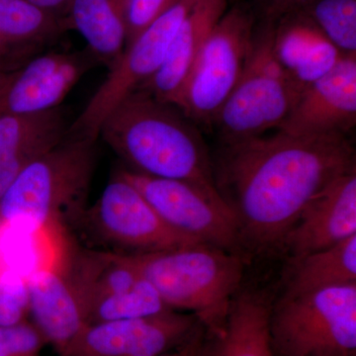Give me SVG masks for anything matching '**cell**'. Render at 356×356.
<instances>
[{
  "label": "cell",
  "mask_w": 356,
  "mask_h": 356,
  "mask_svg": "<svg viewBox=\"0 0 356 356\" xmlns=\"http://www.w3.org/2000/svg\"><path fill=\"white\" fill-rule=\"evenodd\" d=\"M298 10L341 55L356 56V0H312Z\"/></svg>",
  "instance_id": "cb8c5ba5"
},
{
  "label": "cell",
  "mask_w": 356,
  "mask_h": 356,
  "mask_svg": "<svg viewBox=\"0 0 356 356\" xmlns=\"http://www.w3.org/2000/svg\"><path fill=\"white\" fill-rule=\"evenodd\" d=\"M355 123L356 56H350L300 93L278 130L300 136L348 135Z\"/></svg>",
  "instance_id": "5bb4252c"
},
{
  "label": "cell",
  "mask_w": 356,
  "mask_h": 356,
  "mask_svg": "<svg viewBox=\"0 0 356 356\" xmlns=\"http://www.w3.org/2000/svg\"><path fill=\"white\" fill-rule=\"evenodd\" d=\"M213 168L218 191L238 220L243 247L280 250L307 204L356 170L355 152L348 135L276 130L222 143Z\"/></svg>",
  "instance_id": "6da1fadb"
},
{
  "label": "cell",
  "mask_w": 356,
  "mask_h": 356,
  "mask_svg": "<svg viewBox=\"0 0 356 356\" xmlns=\"http://www.w3.org/2000/svg\"><path fill=\"white\" fill-rule=\"evenodd\" d=\"M269 337L275 356H356V284L283 294Z\"/></svg>",
  "instance_id": "5b68a950"
},
{
  "label": "cell",
  "mask_w": 356,
  "mask_h": 356,
  "mask_svg": "<svg viewBox=\"0 0 356 356\" xmlns=\"http://www.w3.org/2000/svg\"><path fill=\"white\" fill-rule=\"evenodd\" d=\"M195 1L178 0L127 44L106 79L72 122L67 135L98 139V131L107 115L153 77L163 64L178 28Z\"/></svg>",
  "instance_id": "9c48e42d"
},
{
  "label": "cell",
  "mask_w": 356,
  "mask_h": 356,
  "mask_svg": "<svg viewBox=\"0 0 356 356\" xmlns=\"http://www.w3.org/2000/svg\"><path fill=\"white\" fill-rule=\"evenodd\" d=\"M62 267L40 269L26 280L28 315L46 343H51L60 356L88 325Z\"/></svg>",
  "instance_id": "e0dca14e"
},
{
  "label": "cell",
  "mask_w": 356,
  "mask_h": 356,
  "mask_svg": "<svg viewBox=\"0 0 356 356\" xmlns=\"http://www.w3.org/2000/svg\"><path fill=\"white\" fill-rule=\"evenodd\" d=\"M26 278L18 274H0V327H10L27 320Z\"/></svg>",
  "instance_id": "d4e9b609"
},
{
  "label": "cell",
  "mask_w": 356,
  "mask_h": 356,
  "mask_svg": "<svg viewBox=\"0 0 356 356\" xmlns=\"http://www.w3.org/2000/svg\"><path fill=\"white\" fill-rule=\"evenodd\" d=\"M88 325L170 310L127 254L86 250L65 273Z\"/></svg>",
  "instance_id": "ba28073f"
},
{
  "label": "cell",
  "mask_w": 356,
  "mask_h": 356,
  "mask_svg": "<svg viewBox=\"0 0 356 356\" xmlns=\"http://www.w3.org/2000/svg\"><path fill=\"white\" fill-rule=\"evenodd\" d=\"M0 356H11L1 343H0Z\"/></svg>",
  "instance_id": "1f68e13d"
},
{
  "label": "cell",
  "mask_w": 356,
  "mask_h": 356,
  "mask_svg": "<svg viewBox=\"0 0 356 356\" xmlns=\"http://www.w3.org/2000/svg\"><path fill=\"white\" fill-rule=\"evenodd\" d=\"M127 255L168 308L193 314L210 337L221 334L242 289L243 255L207 243Z\"/></svg>",
  "instance_id": "3957f363"
},
{
  "label": "cell",
  "mask_w": 356,
  "mask_h": 356,
  "mask_svg": "<svg viewBox=\"0 0 356 356\" xmlns=\"http://www.w3.org/2000/svg\"><path fill=\"white\" fill-rule=\"evenodd\" d=\"M11 72H6L0 67V90L3 88L4 84L8 81L9 76H10Z\"/></svg>",
  "instance_id": "4dcf8cb0"
},
{
  "label": "cell",
  "mask_w": 356,
  "mask_h": 356,
  "mask_svg": "<svg viewBox=\"0 0 356 356\" xmlns=\"http://www.w3.org/2000/svg\"><path fill=\"white\" fill-rule=\"evenodd\" d=\"M228 2L229 0H196L178 28L165 62L139 89L177 107L204 44L228 10Z\"/></svg>",
  "instance_id": "2e32d148"
},
{
  "label": "cell",
  "mask_w": 356,
  "mask_h": 356,
  "mask_svg": "<svg viewBox=\"0 0 356 356\" xmlns=\"http://www.w3.org/2000/svg\"><path fill=\"white\" fill-rule=\"evenodd\" d=\"M0 343L11 356H40L46 341L28 320L10 327H0Z\"/></svg>",
  "instance_id": "4316f807"
},
{
  "label": "cell",
  "mask_w": 356,
  "mask_h": 356,
  "mask_svg": "<svg viewBox=\"0 0 356 356\" xmlns=\"http://www.w3.org/2000/svg\"><path fill=\"white\" fill-rule=\"evenodd\" d=\"M274 356H275V355H274Z\"/></svg>",
  "instance_id": "d6a6232c"
},
{
  "label": "cell",
  "mask_w": 356,
  "mask_h": 356,
  "mask_svg": "<svg viewBox=\"0 0 356 356\" xmlns=\"http://www.w3.org/2000/svg\"><path fill=\"white\" fill-rule=\"evenodd\" d=\"M203 325L193 314L166 310L84 327L60 356H159L177 350Z\"/></svg>",
  "instance_id": "7c38bea8"
},
{
  "label": "cell",
  "mask_w": 356,
  "mask_h": 356,
  "mask_svg": "<svg viewBox=\"0 0 356 356\" xmlns=\"http://www.w3.org/2000/svg\"><path fill=\"white\" fill-rule=\"evenodd\" d=\"M255 16L232 7L215 26L185 84L177 108L192 122L212 125L242 76L254 46Z\"/></svg>",
  "instance_id": "52a82bcc"
},
{
  "label": "cell",
  "mask_w": 356,
  "mask_h": 356,
  "mask_svg": "<svg viewBox=\"0 0 356 356\" xmlns=\"http://www.w3.org/2000/svg\"><path fill=\"white\" fill-rule=\"evenodd\" d=\"M96 142L67 135L33 159L0 198V224L60 229L81 220L95 170Z\"/></svg>",
  "instance_id": "277c9868"
},
{
  "label": "cell",
  "mask_w": 356,
  "mask_h": 356,
  "mask_svg": "<svg viewBox=\"0 0 356 356\" xmlns=\"http://www.w3.org/2000/svg\"><path fill=\"white\" fill-rule=\"evenodd\" d=\"M273 32L274 23L257 28L242 76L213 121L222 143L278 130L302 92L274 55Z\"/></svg>",
  "instance_id": "8992f818"
},
{
  "label": "cell",
  "mask_w": 356,
  "mask_h": 356,
  "mask_svg": "<svg viewBox=\"0 0 356 356\" xmlns=\"http://www.w3.org/2000/svg\"><path fill=\"white\" fill-rule=\"evenodd\" d=\"M177 1L178 0H120L127 28V44Z\"/></svg>",
  "instance_id": "484cf974"
},
{
  "label": "cell",
  "mask_w": 356,
  "mask_h": 356,
  "mask_svg": "<svg viewBox=\"0 0 356 356\" xmlns=\"http://www.w3.org/2000/svg\"><path fill=\"white\" fill-rule=\"evenodd\" d=\"M34 6L40 7L47 13L60 16L64 13L72 0H27Z\"/></svg>",
  "instance_id": "f546056e"
},
{
  "label": "cell",
  "mask_w": 356,
  "mask_h": 356,
  "mask_svg": "<svg viewBox=\"0 0 356 356\" xmlns=\"http://www.w3.org/2000/svg\"><path fill=\"white\" fill-rule=\"evenodd\" d=\"M97 60L86 53H49L11 72L0 90V115H24L62 106L72 88Z\"/></svg>",
  "instance_id": "4fadbf2b"
},
{
  "label": "cell",
  "mask_w": 356,
  "mask_h": 356,
  "mask_svg": "<svg viewBox=\"0 0 356 356\" xmlns=\"http://www.w3.org/2000/svg\"><path fill=\"white\" fill-rule=\"evenodd\" d=\"M83 215L102 240L116 248V254H151L203 243L170 228L119 172Z\"/></svg>",
  "instance_id": "8fae6325"
},
{
  "label": "cell",
  "mask_w": 356,
  "mask_h": 356,
  "mask_svg": "<svg viewBox=\"0 0 356 356\" xmlns=\"http://www.w3.org/2000/svg\"><path fill=\"white\" fill-rule=\"evenodd\" d=\"M63 107L40 113L0 115V187L8 188L28 163L69 133Z\"/></svg>",
  "instance_id": "d6986e66"
},
{
  "label": "cell",
  "mask_w": 356,
  "mask_h": 356,
  "mask_svg": "<svg viewBox=\"0 0 356 356\" xmlns=\"http://www.w3.org/2000/svg\"><path fill=\"white\" fill-rule=\"evenodd\" d=\"M355 235L356 170L337 177L307 204L280 250L296 259Z\"/></svg>",
  "instance_id": "9a60e30c"
},
{
  "label": "cell",
  "mask_w": 356,
  "mask_h": 356,
  "mask_svg": "<svg viewBox=\"0 0 356 356\" xmlns=\"http://www.w3.org/2000/svg\"><path fill=\"white\" fill-rule=\"evenodd\" d=\"M170 228L198 242L243 255L238 220L222 198L184 180L119 172Z\"/></svg>",
  "instance_id": "30bf717a"
},
{
  "label": "cell",
  "mask_w": 356,
  "mask_h": 356,
  "mask_svg": "<svg viewBox=\"0 0 356 356\" xmlns=\"http://www.w3.org/2000/svg\"><path fill=\"white\" fill-rule=\"evenodd\" d=\"M210 337L202 327L191 341L177 350L159 356H207L209 350Z\"/></svg>",
  "instance_id": "f1b7e54d"
},
{
  "label": "cell",
  "mask_w": 356,
  "mask_h": 356,
  "mask_svg": "<svg viewBox=\"0 0 356 356\" xmlns=\"http://www.w3.org/2000/svg\"><path fill=\"white\" fill-rule=\"evenodd\" d=\"M356 284V235L313 254L290 259L283 294Z\"/></svg>",
  "instance_id": "7402d4cb"
},
{
  "label": "cell",
  "mask_w": 356,
  "mask_h": 356,
  "mask_svg": "<svg viewBox=\"0 0 356 356\" xmlns=\"http://www.w3.org/2000/svg\"><path fill=\"white\" fill-rule=\"evenodd\" d=\"M273 299L264 290L241 289L224 330L210 337L207 356H274L269 337Z\"/></svg>",
  "instance_id": "ffe728a7"
},
{
  "label": "cell",
  "mask_w": 356,
  "mask_h": 356,
  "mask_svg": "<svg viewBox=\"0 0 356 356\" xmlns=\"http://www.w3.org/2000/svg\"><path fill=\"white\" fill-rule=\"evenodd\" d=\"M312 0H259L264 22L275 23L286 14L298 10Z\"/></svg>",
  "instance_id": "83f0119b"
},
{
  "label": "cell",
  "mask_w": 356,
  "mask_h": 356,
  "mask_svg": "<svg viewBox=\"0 0 356 356\" xmlns=\"http://www.w3.org/2000/svg\"><path fill=\"white\" fill-rule=\"evenodd\" d=\"M64 23L27 0H0V44L36 46L57 36Z\"/></svg>",
  "instance_id": "603a6c76"
},
{
  "label": "cell",
  "mask_w": 356,
  "mask_h": 356,
  "mask_svg": "<svg viewBox=\"0 0 356 356\" xmlns=\"http://www.w3.org/2000/svg\"><path fill=\"white\" fill-rule=\"evenodd\" d=\"M273 51L302 91L329 74L344 57L299 10L274 23Z\"/></svg>",
  "instance_id": "ac0fdd59"
},
{
  "label": "cell",
  "mask_w": 356,
  "mask_h": 356,
  "mask_svg": "<svg viewBox=\"0 0 356 356\" xmlns=\"http://www.w3.org/2000/svg\"><path fill=\"white\" fill-rule=\"evenodd\" d=\"M98 137L147 177L184 180L222 198L202 136L177 107L146 91L129 95L103 120Z\"/></svg>",
  "instance_id": "7a4b0ae2"
},
{
  "label": "cell",
  "mask_w": 356,
  "mask_h": 356,
  "mask_svg": "<svg viewBox=\"0 0 356 356\" xmlns=\"http://www.w3.org/2000/svg\"><path fill=\"white\" fill-rule=\"evenodd\" d=\"M65 15L98 64L113 67L127 46L120 0H72Z\"/></svg>",
  "instance_id": "44dd1931"
}]
</instances>
